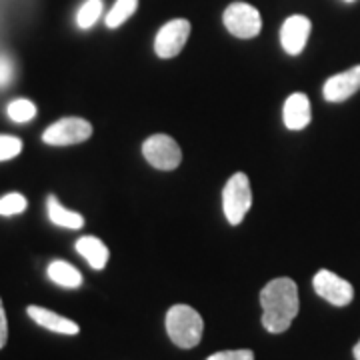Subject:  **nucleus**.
<instances>
[{
    "label": "nucleus",
    "mask_w": 360,
    "mask_h": 360,
    "mask_svg": "<svg viewBox=\"0 0 360 360\" xmlns=\"http://www.w3.org/2000/svg\"><path fill=\"white\" fill-rule=\"evenodd\" d=\"M262 324L272 335L290 328L298 314V286L292 278H274L260 292Z\"/></svg>",
    "instance_id": "obj_1"
},
{
    "label": "nucleus",
    "mask_w": 360,
    "mask_h": 360,
    "mask_svg": "<svg viewBox=\"0 0 360 360\" xmlns=\"http://www.w3.org/2000/svg\"><path fill=\"white\" fill-rule=\"evenodd\" d=\"M205 330L202 316L188 304H174L167 312V333L180 348H194Z\"/></svg>",
    "instance_id": "obj_2"
},
{
    "label": "nucleus",
    "mask_w": 360,
    "mask_h": 360,
    "mask_svg": "<svg viewBox=\"0 0 360 360\" xmlns=\"http://www.w3.org/2000/svg\"><path fill=\"white\" fill-rule=\"evenodd\" d=\"M252 205V191H250V180L245 172L232 174L224 191H222V208L224 217L232 226H238L245 220L246 212Z\"/></svg>",
    "instance_id": "obj_3"
},
{
    "label": "nucleus",
    "mask_w": 360,
    "mask_h": 360,
    "mask_svg": "<svg viewBox=\"0 0 360 360\" xmlns=\"http://www.w3.org/2000/svg\"><path fill=\"white\" fill-rule=\"evenodd\" d=\"M222 20H224L226 30L238 39H255L262 28L260 13L252 4H246V2H232L224 11Z\"/></svg>",
    "instance_id": "obj_4"
},
{
    "label": "nucleus",
    "mask_w": 360,
    "mask_h": 360,
    "mask_svg": "<svg viewBox=\"0 0 360 360\" xmlns=\"http://www.w3.org/2000/svg\"><path fill=\"white\" fill-rule=\"evenodd\" d=\"M90 136H92V124L89 120L78 118V116H68L44 130L42 141L51 146H70V144L89 141Z\"/></svg>",
    "instance_id": "obj_5"
},
{
    "label": "nucleus",
    "mask_w": 360,
    "mask_h": 360,
    "mask_svg": "<svg viewBox=\"0 0 360 360\" xmlns=\"http://www.w3.org/2000/svg\"><path fill=\"white\" fill-rule=\"evenodd\" d=\"M142 155L158 170H174L182 160L179 142L168 134H153L142 144Z\"/></svg>",
    "instance_id": "obj_6"
},
{
    "label": "nucleus",
    "mask_w": 360,
    "mask_h": 360,
    "mask_svg": "<svg viewBox=\"0 0 360 360\" xmlns=\"http://www.w3.org/2000/svg\"><path fill=\"white\" fill-rule=\"evenodd\" d=\"M191 37V22L186 18H174L158 30L155 39V51L160 58H174L184 49Z\"/></svg>",
    "instance_id": "obj_7"
},
{
    "label": "nucleus",
    "mask_w": 360,
    "mask_h": 360,
    "mask_svg": "<svg viewBox=\"0 0 360 360\" xmlns=\"http://www.w3.org/2000/svg\"><path fill=\"white\" fill-rule=\"evenodd\" d=\"M312 284H314L316 295L322 296L326 302H330L335 307H347L354 298L352 284L345 278H340L335 272H330V270H319L314 274Z\"/></svg>",
    "instance_id": "obj_8"
},
{
    "label": "nucleus",
    "mask_w": 360,
    "mask_h": 360,
    "mask_svg": "<svg viewBox=\"0 0 360 360\" xmlns=\"http://www.w3.org/2000/svg\"><path fill=\"white\" fill-rule=\"evenodd\" d=\"M310 28H312L310 20L302 14H295V16L286 18L281 28V44L284 51L292 56L304 51V46L309 42Z\"/></svg>",
    "instance_id": "obj_9"
},
{
    "label": "nucleus",
    "mask_w": 360,
    "mask_h": 360,
    "mask_svg": "<svg viewBox=\"0 0 360 360\" xmlns=\"http://www.w3.org/2000/svg\"><path fill=\"white\" fill-rule=\"evenodd\" d=\"M356 90H360V65L328 78L324 82L322 94L328 103H342L350 98Z\"/></svg>",
    "instance_id": "obj_10"
},
{
    "label": "nucleus",
    "mask_w": 360,
    "mask_h": 360,
    "mask_svg": "<svg viewBox=\"0 0 360 360\" xmlns=\"http://www.w3.org/2000/svg\"><path fill=\"white\" fill-rule=\"evenodd\" d=\"M283 118L286 129L290 130H302L310 124L312 110H310V101L307 94L295 92L286 98L283 108Z\"/></svg>",
    "instance_id": "obj_11"
},
{
    "label": "nucleus",
    "mask_w": 360,
    "mask_h": 360,
    "mask_svg": "<svg viewBox=\"0 0 360 360\" xmlns=\"http://www.w3.org/2000/svg\"><path fill=\"white\" fill-rule=\"evenodd\" d=\"M28 316L32 321L37 322L39 326L46 328V330H52V333H58V335H78L80 333V326L77 322L66 319V316H60L56 312H52L49 309H42V307H28L26 309Z\"/></svg>",
    "instance_id": "obj_12"
},
{
    "label": "nucleus",
    "mask_w": 360,
    "mask_h": 360,
    "mask_svg": "<svg viewBox=\"0 0 360 360\" xmlns=\"http://www.w3.org/2000/svg\"><path fill=\"white\" fill-rule=\"evenodd\" d=\"M77 252L80 257H84V260L89 262L94 270H103L108 262V248L104 245L101 238L96 236H80L77 240Z\"/></svg>",
    "instance_id": "obj_13"
},
{
    "label": "nucleus",
    "mask_w": 360,
    "mask_h": 360,
    "mask_svg": "<svg viewBox=\"0 0 360 360\" xmlns=\"http://www.w3.org/2000/svg\"><path fill=\"white\" fill-rule=\"evenodd\" d=\"M46 212H49V219H51L52 224H56V226H63V229H68V231H78V229L84 226L82 214L65 208V206L58 202L56 196H49V200H46Z\"/></svg>",
    "instance_id": "obj_14"
},
{
    "label": "nucleus",
    "mask_w": 360,
    "mask_h": 360,
    "mask_svg": "<svg viewBox=\"0 0 360 360\" xmlns=\"http://www.w3.org/2000/svg\"><path fill=\"white\" fill-rule=\"evenodd\" d=\"M46 274L52 283L63 286V288H78L82 284V274L80 270L75 269L65 260H52L46 269Z\"/></svg>",
    "instance_id": "obj_15"
},
{
    "label": "nucleus",
    "mask_w": 360,
    "mask_h": 360,
    "mask_svg": "<svg viewBox=\"0 0 360 360\" xmlns=\"http://www.w3.org/2000/svg\"><path fill=\"white\" fill-rule=\"evenodd\" d=\"M139 8V0H116L110 13L106 14V26L108 28H118L124 25L132 14Z\"/></svg>",
    "instance_id": "obj_16"
},
{
    "label": "nucleus",
    "mask_w": 360,
    "mask_h": 360,
    "mask_svg": "<svg viewBox=\"0 0 360 360\" xmlns=\"http://www.w3.org/2000/svg\"><path fill=\"white\" fill-rule=\"evenodd\" d=\"M103 14V0H86L77 13V25L82 30H89L98 22Z\"/></svg>",
    "instance_id": "obj_17"
},
{
    "label": "nucleus",
    "mask_w": 360,
    "mask_h": 360,
    "mask_svg": "<svg viewBox=\"0 0 360 360\" xmlns=\"http://www.w3.org/2000/svg\"><path fill=\"white\" fill-rule=\"evenodd\" d=\"M6 115L14 122H28V120H32L37 116V106L30 103L28 98H16V101L8 104Z\"/></svg>",
    "instance_id": "obj_18"
},
{
    "label": "nucleus",
    "mask_w": 360,
    "mask_h": 360,
    "mask_svg": "<svg viewBox=\"0 0 360 360\" xmlns=\"http://www.w3.org/2000/svg\"><path fill=\"white\" fill-rule=\"evenodd\" d=\"M26 206H28V202H26V198L22 194H4V196L0 198V214H2V217H16V214L25 212Z\"/></svg>",
    "instance_id": "obj_19"
},
{
    "label": "nucleus",
    "mask_w": 360,
    "mask_h": 360,
    "mask_svg": "<svg viewBox=\"0 0 360 360\" xmlns=\"http://www.w3.org/2000/svg\"><path fill=\"white\" fill-rule=\"evenodd\" d=\"M20 150H22V141L20 139L8 136V134H0V162L18 156Z\"/></svg>",
    "instance_id": "obj_20"
},
{
    "label": "nucleus",
    "mask_w": 360,
    "mask_h": 360,
    "mask_svg": "<svg viewBox=\"0 0 360 360\" xmlns=\"http://www.w3.org/2000/svg\"><path fill=\"white\" fill-rule=\"evenodd\" d=\"M206 360H255V352L248 348H240V350H222Z\"/></svg>",
    "instance_id": "obj_21"
},
{
    "label": "nucleus",
    "mask_w": 360,
    "mask_h": 360,
    "mask_svg": "<svg viewBox=\"0 0 360 360\" xmlns=\"http://www.w3.org/2000/svg\"><path fill=\"white\" fill-rule=\"evenodd\" d=\"M14 68H13V60L4 54H0V89L6 86L11 80H13Z\"/></svg>",
    "instance_id": "obj_22"
},
{
    "label": "nucleus",
    "mask_w": 360,
    "mask_h": 360,
    "mask_svg": "<svg viewBox=\"0 0 360 360\" xmlns=\"http://www.w3.org/2000/svg\"><path fill=\"white\" fill-rule=\"evenodd\" d=\"M6 338H8V322H6L4 307H2V300H0V348L6 345Z\"/></svg>",
    "instance_id": "obj_23"
},
{
    "label": "nucleus",
    "mask_w": 360,
    "mask_h": 360,
    "mask_svg": "<svg viewBox=\"0 0 360 360\" xmlns=\"http://www.w3.org/2000/svg\"><path fill=\"white\" fill-rule=\"evenodd\" d=\"M352 352H354V359L360 360V340H359V345L354 347V350H352Z\"/></svg>",
    "instance_id": "obj_24"
},
{
    "label": "nucleus",
    "mask_w": 360,
    "mask_h": 360,
    "mask_svg": "<svg viewBox=\"0 0 360 360\" xmlns=\"http://www.w3.org/2000/svg\"><path fill=\"white\" fill-rule=\"evenodd\" d=\"M345 2H354V0H345Z\"/></svg>",
    "instance_id": "obj_25"
}]
</instances>
